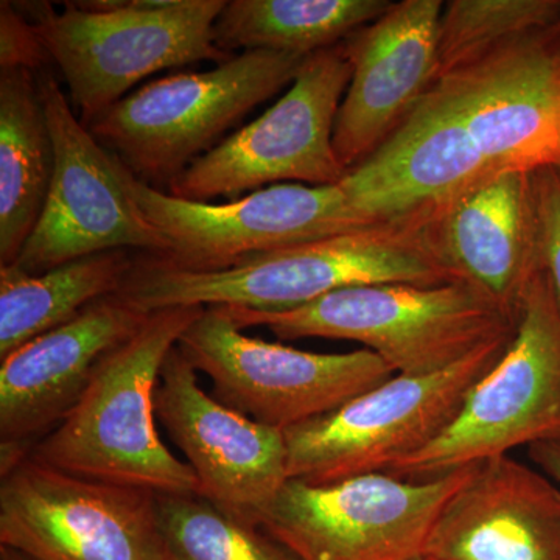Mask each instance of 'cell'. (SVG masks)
<instances>
[{
  "mask_svg": "<svg viewBox=\"0 0 560 560\" xmlns=\"http://www.w3.org/2000/svg\"><path fill=\"white\" fill-rule=\"evenodd\" d=\"M429 210L254 254L223 270H180L153 254H142L135 257L113 296L143 313L171 307L287 312L352 287L440 285L458 280L430 248Z\"/></svg>",
  "mask_w": 560,
  "mask_h": 560,
  "instance_id": "obj_1",
  "label": "cell"
},
{
  "mask_svg": "<svg viewBox=\"0 0 560 560\" xmlns=\"http://www.w3.org/2000/svg\"><path fill=\"white\" fill-rule=\"evenodd\" d=\"M202 312L171 307L150 313L132 337L103 355L79 404L28 455L73 477L201 495L197 474L158 433L154 396L162 364Z\"/></svg>",
  "mask_w": 560,
  "mask_h": 560,
  "instance_id": "obj_2",
  "label": "cell"
},
{
  "mask_svg": "<svg viewBox=\"0 0 560 560\" xmlns=\"http://www.w3.org/2000/svg\"><path fill=\"white\" fill-rule=\"evenodd\" d=\"M220 308L238 329L265 326L282 341L360 342L404 375L447 370L482 346L514 334L517 324L466 280L352 287L287 312Z\"/></svg>",
  "mask_w": 560,
  "mask_h": 560,
  "instance_id": "obj_3",
  "label": "cell"
},
{
  "mask_svg": "<svg viewBox=\"0 0 560 560\" xmlns=\"http://www.w3.org/2000/svg\"><path fill=\"white\" fill-rule=\"evenodd\" d=\"M228 0H127L110 11L65 3H14L35 25L69 88L81 124L113 108L139 81L198 61L217 65L235 55L215 46L213 25Z\"/></svg>",
  "mask_w": 560,
  "mask_h": 560,
  "instance_id": "obj_4",
  "label": "cell"
},
{
  "mask_svg": "<svg viewBox=\"0 0 560 560\" xmlns=\"http://www.w3.org/2000/svg\"><path fill=\"white\" fill-rule=\"evenodd\" d=\"M307 57L254 50L206 72L143 84L90 125L143 183H172L250 110L293 83Z\"/></svg>",
  "mask_w": 560,
  "mask_h": 560,
  "instance_id": "obj_5",
  "label": "cell"
},
{
  "mask_svg": "<svg viewBox=\"0 0 560 560\" xmlns=\"http://www.w3.org/2000/svg\"><path fill=\"white\" fill-rule=\"evenodd\" d=\"M541 442L560 444V304L545 270L523 296L510 346L451 425L385 474L431 480Z\"/></svg>",
  "mask_w": 560,
  "mask_h": 560,
  "instance_id": "obj_6",
  "label": "cell"
},
{
  "mask_svg": "<svg viewBox=\"0 0 560 560\" xmlns=\"http://www.w3.org/2000/svg\"><path fill=\"white\" fill-rule=\"evenodd\" d=\"M512 337L482 346L447 370L394 374L337 410L283 431L289 480L316 485L348 480L385 471L422 451L451 425Z\"/></svg>",
  "mask_w": 560,
  "mask_h": 560,
  "instance_id": "obj_7",
  "label": "cell"
},
{
  "mask_svg": "<svg viewBox=\"0 0 560 560\" xmlns=\"http://www.w3.org/2000/svg\"><path fill=\"white\" fill-rule=\"evenodd\" d=\"M471 469L420 481L385 471L320 485L289 480L260 528L298 560H416Z\"/></svg>",
  "mask_w": 560,
  "mask_h": 560,
  "instance_id": "obj_8",
  "label": "cell"
},
{
  "mask_svg": "<svg viewBox=\"0 0 560 560\" xmlns=\"http://www.w3.org/2000/svg\"><path fill=\"white\" fill-rule=\"evenodd\" d=\"M350 79L345 40L311 55L270 109L191 162L168 184V194L208 202L283 180L305 186L341 183L348 172L335 153L334 128Z\"/></svg>",
  "mask_w": 560,
  "mask_h": 560,
  "instance_id": "obj_9",
  "label": "cell"
},
{
  "mask_svg": "<svg viewBox=\"0 0 560 560\" xmlns=\"http://www.w3.org/2000/svg\"><path fill=\"white\" fill-rule=\"evenodd\" d=\"M212 396L261 425L285 431L335 411L396 372L368 349L315 353L250 338L220 307H208L179 338Z\"/></svg>",
  "mask_w": 560,
  "mask_h": 560,
  "instance_id": "obj_10",
  "label": "cell"
},
{
  "mask_svg": "<svg viewBox=\"0 0 560 560\" xmlns=\"http://www.w3.org/2000/svg\"><path fill=\"white\" fill-rule=\"evenodd\" d=\"M0 545L33 560H175L158 493L73 477L31 455L2 474Z\"/></svg>",
  "mask_w": 560,
  "mask_h": 560,
  "instance_id": "obj_11",
  "label": "cell"
},
{
  "mask_svg": "<svg viewBox=\"0 0 560 560\" xmlns=\"http://www.w3.org/2000/svg\"><path fill=\"white\" fill-rule=\"evenodd\" d=\"M114 164L128 197L171 242V253L156 257L180 270H223L254 254L375 224L361 215L341 183L275 184L226 205H209L154 189L116 156Z\"/></svg>",
  "mask_w": 560,
  "mask_h": 560,
  "instance_id": "obj_12",
  "label": "cell"
},
{
  "mask_svg": "<svg viewBox=\"0 0 560 560\" xmlns=\"http://www.w3.org/2000/svg\"><path fill=\"white\" fill-rule=\"evenodd\" d=\"M423 97L490 172L560 168V27L438 77Z\"/></svg>",
  "mask_w": 560,
  "mask_h": 560,
  "instance_id": "obj_13",
  "label": "cell"
},
{
  "mask_svg": "<svg viewBox=\"0 0 560 560\" xmlns=\"http://www.w3.org/2000/svg\"><path fill=\"white\" fill-rule=\"evenodd\" d=\"M38 84L54 140V176L38 224L14 265L35 276L106 250L171 253V242L128 197L113 154L81 124L60 83L43 70Z\"/></svg>",
  "mask_w": 560,
  "mask_h": 560,
  "instance_id": "obj_14",
  "label": "cell"
},
{
  "mask_svg": "<svg viewBox=\"0 0 560 560\" xmlns=\"http://www.w3.org/2000/svg\"><path fill=\"white\" fill-rule=\"evenodd\" d=\"M154 410L197 474L200 497L238 521L260 526L261 515L289 481L283 431L261 425L206 393L178 346L162 364Z\"/></svg>",
  "mask_w": 560,
  "mask_h": 560,
  "instance_id": "obj_15",
  "label": "cell"
},
{
  "mask_svg": "<svg viewBox=\"0 0 560 560\" xmlns=\"http://www.w3.org/2000/svg\"><path fill=\"white\" fill-rule=\"evenodd\" d=\"M427 238L453 278L485 291L517 318L545 270L536 173L486 176L429 210Z\"/></svg>",
  "mask_w": 560,
  "mask_h": 560,
  "instance_id": "obj_16",
  "label": "cell"
},
{
  "mask_svg": "<svg viewBox=\"0 0 560 560\" xmlns=\"http://www.w3.org/2000/svg\"><path fill=\"white\" fill-rule=\"evenodd\" d=\"M441 0L393 2L345 40L352 79L338 109L334 149L346 172L381 149L438 77Z\"/></svg>",
  "mask_w": 560,
  "mask_h": 560,
  "instance_id": "obj_17",
  "label": "cell"
},
{
  "mask_svg": "<svg viewBox=\"0 0 560 560\" xmlns=\"http://www.w3.org/2000/svg\"><path fill=\"white\" fill-rule=\"evenodd\" d=\"M149 315L114 296L102 298L0 360L2 471L73 410L98 361L132 337Z\"/></svg>",
  "mask_w": 560,
  "mask_h": 560,
  "instance_id": "obj_18",
  "label": "cell"
},
{
  "mask_svg": "<svg viewBox=\"0 0 560 560\" xmlns=\"http://www.w3.org/2000/svg\"><path fill=\"white\" fill-rule=\"evenodd\" d=\"M427 560H560V488L510 455L475 464L448 500Z\"/></svg>",
  "mask_w": 560,
  "mask_h": 560,
  "instance_id": "obj_19",
  "label": "cell"
},
{
  "mask_svg": "<svg viewBox=\"0 0 560 560\" xmlns=\"http://www.w3.org/2000/svg\"><path fill=\"white\" fill-rule=\"evenodd\" d=\"M55 151L38 73L0 70V267H11L38 224Z\"/></svg>",
  "mask_w": 560,
  "mask_h": 560,
  "instance_id": "obj_20",
  "label": "cell"
},
{
  "mask_svg": "<svg viewBox=\"0 0 560 560\" xmlns=\"http://www.w3.org/2000/svg\"><path fill=\"white\" fill-rule=\"evenodd\" d=\"M135 264L128 249L91 254L43 275L0 267V360L120 290Z\"/></svg>",
  "mask_w": 560,
  "mask_h": 560,
  "instance_id": "obj_21",
  "label": "cell"
},
{
  "mask_svg": "<svg viewBox=\"0 0 560 560\" xmlns=\"http://www.w3.org/2000/svg\"><path fill=\"white\" fill-rule=\"evenodd\" d=\"M389 0H232L213 25L220 50L311 57L377 21Z\"/></svg>",
  "mask_w": 560,
  "mask_h": 560,
  "instance_id": "obj_22",
  "label": "cell"
},
{
  "mask_svg": "<svg viewBox=\"0 0 560 560\" xmlns=\"http://www.w3.org/2000/svg\"><path fill=\"white\" fill-rule=\"evenodd\" d=\"M559 27L560 0H451L440 22L438 77Z\"/></svg>",
  "mask_w": 560,
  "mask_h": 560,
  "instance_id": "obj_23",
  "label": "cell"
},
{
  "mask_svg": "<svg viewBox=\"0 0 560 560\" xmlns=\"http://www.w3.org/2000/svg\"><path fill=\"white\" fill-rule=\"evenodd\" d=\"M165 540L175 560H298L260 526L200 495L158 493Z\"/></svg>",
  "mask_w": 560,
  "mask_h": 560,
  "instance_id": "obj_24",
  "label": "cell"
},
{
  "mask_svg": "<svg viewBox=\"0 0 560 560\" xmlns=\"http://www.w3.org/2000/svg\"><path fill=\"white\" fill-rule=\"evenodd\" d=\"M50 61L35 25L13 2L0 3V70L25 69L38 73Z\"/></svg>",
  "mask_w": 560,
  "mask_h": 560,
  "instance_id": "obj_25",
  "label": "cell"
},
{
  "mask_svg": "<svg viewBox=\"0 0 560 560\" xmlns=\"http://www.w3.org/2000/svg\"><path fill=\"white\" fill-rule=\"evenodd\" d=\"M545 271L560 304V179L552 168L536 172Z\"/></svg>",
  "mask_w": 560,
  "mask_h": 560,
  "instance_id": "obj_26",
  "label": "cell"
},
{
  "mask_svg": "<svg viewBox=\"0 0 560 560\" xmlns=\"http://www.w3.org/2000/svg\"><path fill=\"white\" fill-rule=\"evenodd\" d=\"M529 459L560 488V444L541 442L528 447Z\"/></svg>",
  "mask_w": 560,
  "mask_h": 560,
  "instance_id": "obj_27",
  "label": "cell"
},
{
  "mask_svg": "<svg viewBox=\"0 0 560 560\" xmlns=\"http://www.w3.org/2000/svg\"><path fill=\"white\" fill-rule=\"evenodd\" d=\"M0 560H33L22 552L13 550V548L2 547L0 545Z\"/></svg>",
  "mask_w": 560,
  "mask_h": 560,
  "instance_id": "obj_28",
  "label": "cell"
},
{
  "mask_svg": "<svg viewBox=\"0 0 560 560\" xmlns=\"http://www.w3.org/2000/svg\"><path fill=\"white\" fill-rule=\"evenodd\" d=\"M556 173H558V176H559V179H560V168H558V171H556Z\"/></svg>",
  "mask_w": 560,
  "mask_h": 560,
  "instance_id": "obj_29",
  "label": "cell"
},
{
  "mask_svg": "<svg viewBox=\"0 0 560 560\" xmlns=\"http://www.w3.org/2000/svg\"><path fill=\"white\" fill-rule=\"evenodd\" d=\"M416 560H427V559H423V558H419V559H416Z\"/></svg>",
  "mask_w": 560,
  "mask_h": 560,
  "instance_id": "obj_30",
  "label": "cell"
}]
</instances>
